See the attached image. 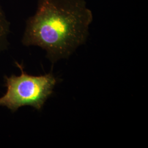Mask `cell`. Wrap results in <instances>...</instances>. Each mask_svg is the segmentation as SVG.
Masks as SVG:
<instances>
[{
    "label": "cell",
    "instance_id": "7a4b0ae2",
    "mask_svg": "<svg viewBox=\"0 0 148 148\" xmlns=\"http://www.w3.org/2000/svg\"><path fill=\"white\" fill-rule=\"evenodd\" d=\"M20 69L19 76H5L7 90L0 97V107H5L12 112L24 106H30L41 110L48 98L52 95L58 79L52 73L40 76L27 74L21 64L16 62Z\"/></svg>",
    "mask_w": 148,
    "mask_h": 148
},
{
    "label": "cell",
    "instance_id": "6da1fadb",
    "mask_svg": "<svg viewBox=\"0 0 148 148\" xmlns=\"http://www.w3.org/2000/svg\"><path fill=\"white\" fill-rule=\"evenodd\" d=\"M93 19L85 0H37L36 11L26 21L21 43L42 48L54 63L68 58L86 42Z\"/></svg>",
    "mask_w": 148,
    "mask_h": 148
},
{
    "label": "cell",
    "instance_id": "3957f363",
    "mask_svg": "<svg viewBox=\"0 0 148 148\" xmlns=\"http://www.w3.org/2000/svg\"><path fill=\"white\" fill-rule=\"evenodd\" d=\"M10 27V23L0 3V54L8 47Z\"/></svg>",
    "mask_w": 148,
    "mask_h": 148
}]
</instances>
